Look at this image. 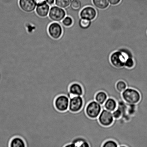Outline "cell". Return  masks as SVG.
Instances as JSON below:
<instances>
[{
    "mask_svg": "<svg viewBox=\"0 0 147 147\" xmlns=\"http://www.w3.org/2000/svg\"><path fill=\"white\" fill-rule=\"evenodd\" d=\"M123 100L129 104L137 105L141 99L140 93L136 89L127 88L121 93Z\"/></svg>",
    "mask_w": 147,
    "mask_h": 147,
    "instance_id": "1",
    "label": "cell"
},
{
    "mask_svg": "<svg viewBox=\"0 0 147 147\" xmlns=\"http://www.w3.org/2000/svg\"><path fill=\"white\" fill-rule=\"evenodd\" d=\"M103 109L102 105L95 100L89 102L86 106L85 112L87 116L90 119H97Z\"/></svg>",
    "mask_w": 147,
    "mask_h": 147,
    "instance_id": "2",
    "label": "cell"
},
{
    "mask_svg": "<svg viewBox=\"0 0 147 147\" xmlns=\"http://www.w3.org/2000/svg\"><path fill=\"white\" fill-rule=\"evenodd\" d=\"M97 119L99 123L104 127L111 126L115 120L112 112L105 109H102Z\"/></svg>",
    "mask_w": 147,
    "mask_h": 147,
    "instance_id": "3",
    "label": "cell"
},
{
    "mask_svg": "<svg viewBox=\"0 0 147 147\" xmlns=\"http://www.w3.org/2000/svg\"><path fill=\"white\" fill-rule=\"evenodd\" d=\"M50 19L55 22H60L65 17L66 12L63 8L53 6L50 8L49 13Z\"/></svg>",
    "mask_w": 147,
    "mask_h": 147,
    "instance_id": "4",
    "label": "cell"
},
{
    "mask_svg": "<svg viewBox=\"0 0 147 147\" xmlns=\"http://www.w3.org/2000/svg\"><path fill=\"white\" fill-rule=\"evenodd\" d=\"M84 100L82 96H74L69 98L68 110L73 113H77L83 107Z\"/></svg>",
    "mask_w": 147,
    "mask_h": 147,
    "instance_id": "5",
    "label": "cell"
},
{
    "mask_svg": "<svg viewBox=\"0 0 147 147\" xmlns=\"http://www.w3.org/2000/svg\"><path fill=\"white\" fill-rule=\"evenodd\" d=\"M69 98L65 95H61L56 98L54 102L56 109L59 111L64 112L68 110Z\"/></svg>",
    "mask_w": 147,
    "mask_h": 147,
    "instance_id": "6",
    "label": "cell"
},
{
    "mask_svg": "<svg viewBox=\"0 0 147 147\" xmlns=\"http://www.w3.org/2000/svg\"><path fill=\"white\" fill-rule=\"evenodd\" d=\"M79 13L80 18L93 21L97 16V12L94 7L87 6L82 8Z\"/></svg>",
    "mask_w": 147,
    "mask_h": 147,
    "instance_id": "7",
    "label": "cell"
},
{
    "mask_svg": "<svg viewBox=\"0 0 147 147\" xmlns=\"http://www.w3.org/2000/svg\"><path fill=\"white\" fill-rule=\"evenodd\" d=\"M48 32L49 35L51 38L54 40L59 39L62 35L63 28L58 23L53 22L49 26Z\"/></svg>",
    "mask_w": 147,
    "mask_h": 147,
    "instance_id": "8",
    "label": "cell"
},
{
    "mask_svg": "<svg viewBox=\"0 0 147 147\" xmlns=\"http://www.w3.org/2000/svg\"><path fill=\"white\" fill-rule=\"evenodd\" d=\"M19 4L21 9L27 13L34 11L37 6L34 0H19Z\"/></svg>",
    "mask_w": 147,
    "mask_h": 147,
    "instance_id": "9",
    "label": "cell"
},
{
    "mask_svg": "<svg viewBox=\"0 0 147 147\" xmlns=\"http://www.w3.org/2000/svg\"><path fill=\"white\" fill-rule=\"evenodd\" d=\"M69 92L70 98L74 96H82L84 93L83 87L80 84L77 83H73L70 85Z\"/></svg>",
    "mask_w": 147,
    "mask_h": 147,
    "instance_id": "10",
    "label": "cell"
},
{
    "mask_svg": "<svg viewBox=\"0 0 147 147\" xmlns=\"http://www.w3.org/2000/svg\"><path fill=\"white\" fill-rule=\"evenodd\" d=\"M50 9V5L47 3V2L37 5L35 9L36 12L41 18H45L49 15Z\"/></svg>",
    "mask_w": 147,
    "mask_h": 147,
    "instance_id": "11",
    "label": "cell"
},
{
    "mask_svg": "<svg viewBox=\"0 0 147 147\" xmlns=\"http://www.w3.org/2000/svg\"><path fill=\"white\" fill-rule=\"evenodd\" d=\"M103 106V109H105L111 112H113L117 107V102L115 99L112 98H108Z\"/></svg>",
    "mask_w": 147,
    "mask_h": 147,
    "instance_id": "12",
    "label": "cell"
},
{
    "mask_svg": "<svg viewBox=\"0 0 147 147\" xmlns=\"http://www.w3.org/2000/svg\"><path fill=\"white\" fill-rule=\"evenodd\" d=\"M9 147H26L25 141L19 136H16L11 139Z\"/></svg>",
    "mask_w": 147,
    "mask_h": 147,
    "instance_id": "13",
    "label": "cell"
},
{
    "mask_svg": "<svg viewBox=\"0 0 147 147\" xmlns=\"http://www.w3.org/2000/svg\"><path fill=\"white\" fill-rule=\"evenodd\" d=\"M94 5L99 9L105 10L109 7L108 0H92Z\"/></svg>",
    "mask_w": 147,
    "mask_h": 147,
    "instance_id": "14",
    "label": "cell"
},
{
    "mask_svg": "<svg viewBox=\"0 0 147 147\" xmlns=\"http://www.w3.org/2000/svg\"><path fill=\"white\" fill-rule=\"evenodd\" d=\"M71 143L73 145L74 147H90L86 140L82 138H76Z\"/></svg>",
    "mask_w": 147,
    "mask_h": 147,
    "instance_id": "15",
    "label": "cell"
},
{
    "mask_svg": "<svg viewBox=\"0 0 147 147\" xmlns=\"http://www.w3.org/2000/svg\"><path fill=\"white\" fill-rule=\"evenodd\" d=\"M108 98V96L106 92L101 91L96 93L95 96V100L102 106L106 101Z\"/></svg>",
    "mask_w": 147,
    "mask_h": 147,
    "instance_id": "16",
    "label": "cell"
},
{
    "mask_svg": "<svg viewBox=\"0 0 147 147\" xmlns=\"http://www.w3.org/2000/svg\"><path fill=\"white\" fill-rule=\"evenodd\" d=\"M70 8L73 11L76 12L79 16V11L82 9V4L80 0H72L70 5Z\"/></svg>",
    "mask_w": 147,
    "mask_h": 147,
    "instance_id": "17",
    "label": "cell"
},
{
    "mask_svg": "<svg viewBox=\"0 0 147 147\" xmlns=\"http://www.w3.org/2000/svg\"><path fill=\"white\" fill-rule=\"evenodd\" d=\"M92 24V21L80 18L78 22L79 27L82 30H87L90 28Z\"/></svg>",
    "mask_w": 147,
    "mask_h": 147,
    "instance_id": "18",
    "label": "cell"
},
{
    "mask_svg": "<svg viewBox=\"0 0 147 147\" xmlns=\"http://www.w3.org/2000/svg\"><path fill=\"white\" fill-rule=\"evenodd\" d=\"M72 0H55V5L63 9H66L69 6Z\"/></svg>",
    "mask_w": 147,
    "mask_h": 147,
    "instance_id": "19",
    "label": "cell"
},
{
    "mask_svg": "<svg viewBox=\"0 0 147 147\" xmlns=\"http://www.w3.org/2000/svg\"><path fill=\"white\" fill-rule=\"evenodd\" d=\"M116 88L118 92L122 93L127 88V86L126 82L123 80H120L117 82Z\"/></svg>",
    "mask_w": 147,
    "mask_h": 147,
    "instance_id": "20",
    "label": "cell"
},
{
    "mask_svg": "<svg viewBox=\"0 0 147 147\" xmlns=\"http://www.w3.org/2000/svg\"><path fill=\"white\" fill-rule=\"evenodd\" d=\"M135 61L132 57H128L125 61V67L127 68L131 69L134 67Z\"/></svg>",
    "mask_w": 147,
    "mask_h": 147,
    "instance_id": "21",
    "label": "cell"
},
{
    "mask_svg": "<svg viewBox=\"0 0 147 147\" xmlns=\"http://www.w3.org/2000/svg\"><path fill=\"white\" fill-rule=\"evenodd\" d=\"M73 18L69 16L65 17L62 21L63 25L66 27L71 26L73 25Z\"/></svg>",
    "mask_w": 147,
    "mask_h": 147,
    "instance_id": "22",
    "label": "cell"
},
{
    "mask_svg": "<svg viewBox=\"0 0 147 147\" xmlns=\"http://www.w3.org/2000/svg\"><path fill=\"white\" fill-rule=\"evenodd\" d=\"M102 147H119V145L116 141L109 139L104 142Z\"/></svg>",
    "mask_w": 147,
    "mask_h": 147,
    "instance_id": "23",
    "label": "cell"
},
{
    "mask_svg": "<svg viewBox=\"0 0 147 147\" xmlns=\"http://www.w3.org/2000/svg\"><path fill=\"white\" fill-rule=\"evenodd\" d=\"M112 113L115 119H119L122 117V112L121 110L119 108L117 107Z\"/></svg>",
    "mask_w": 147,
    "mask_h": 147,
    "instance_id": "24",
    "label": "cell"
},
{
    "mask_svg": "<svg viewBox=\"0 0 147 147\" xmlns=\"http://www.w3.org/2000/svg\"><path fill=\"white\" fill-rule=\"evenodd\" d=\"M111 5L115 6L118 5L121 1V0H108Z\"/></svg>",
    "mask_w": 147,
    "mask_h": 147,
    "instance_id": "25",
    "label": "cell"
},
{
    "mask_svg": "<svg viewBox=\"0 0 147 147\" xmlns=\"http://www.w3.org/2000/svg\"><path fill=\"white\" fill-rule=\"evenodd\" d=\"M37 5L46 2V0H34Z\"/></svg>",
    "mask_w": 147,
    "mask_h": 147,
    "instance_id": "26",
    "label": "cell"
},
{
    "mask_svg": "<svg viewBox=\"0 0 147 147\" xmlns=\"http://www.w3.org/2000/svg\"><path fill=\"white\" fill-rule=\"evenodd\" d=\"M46 2L49 5H52L55 3V0H46Z\"/></svg>",
    "mask_w": 147,
    "mask_h": 147,
    "instance_id": "27",
    "label": "cell"
}]
</instances>
